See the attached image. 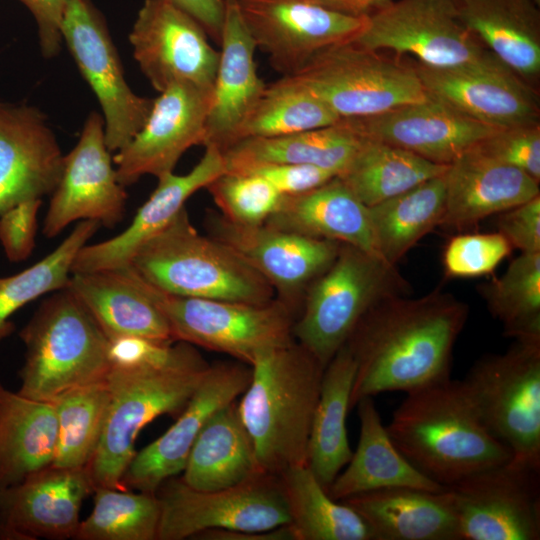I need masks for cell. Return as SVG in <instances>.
<instances>
[{
	"instance_id": "cell-1",
	"label": "cell",
	"mask_w": 540,
	"mask_h": 540,
	"mask_svg": "<svg viewBox=\"0 0 540 540\" xmlns=\"http://www.w3.org/2000/svg\"><path fill=\"white\" fill-rule=\"evenodd\" d=\"M467 316V305L440 288L376 303L345 343L356 362L351 408L365 397L409 393L450 379L453 348Z\"/></svg>"
},
{
	"instance_id": "cell-2",
	"label": "cell",
	"mask_w": 540,
	"mask_h": 540,
	"mask_svg": "<svg viewBox=\"0 0 540 540\" xmlns=\"http://www.w3.org/2000/svg\"><path fill=\"white\" fill-rule=\"evenodd\" d=\"M386 430L416 469L446 488L512 458L482 422L462 380L407 393Z\"/></svg>"
},
{
	"instance_id": "cell-3",
	"label": "cell",
	"mask_w": 540,
	"mask_h": 540,
	"mask_svg": "<svg viewBox=\"0 0 540 540\" xmlns=\"http://www.w3.org/2000/svg\"><path fill=\"white\" fill-rule=\"evenodd\" d=\"M237 402L263 473L307 464V449L324 366L296 341L257 356Z\"/></svg>"
},
{
	"instance_id": "cell-4",
	"label": "cell",
	"mask_w": 540,
	"mask_h": 540,
	"mask_svg": "<svg viewBox=\"0 0 540 540\" xmlns=\"http://www.w3.org/2000/svg\"><path fill=\"white\" fill-rule=\"evenodd\" d=\"M208 364L195 346L159 366L111 365L106 375L109 405L98 448L86 468L94 489H124L122 477L133 459L140 431L162 415L177 417L205 376Z\"/></svg>"
},
{
	"instance_id": "cell-5",
	"label": "cell",
	"mask_w": 540,
	"mask_h": 540,
	"mask_svg": "<svg viewBox=\"0 0 540 540\" xmlns=\"http://www.w3.org/2000/svg\"><path fill=\"white\" fill-rule=\"evenodd\" d=\"M129 266L174 295L250 304L274 300L272 286L228 245L199 233L186 208L137 250Z\"/></svg>"
},
{
	"instance_id": "cell-6",
	"label": "cell",
	"mask_w": 540,
	"mask_h": 540,
	"mask_svg": "<svg viewBox=\"0 0 540 540\" xmlns=\"http://www.w3.org/2000/svg\"><path fill=\"white\" fill-rule=\"evenodd\" d=\"M19 337L25 358L17 392L23 396L54 401L72 388L104 379L110 370L108 338L67 287L38 306Z\"/></svg>"
},
{
	"instance_id": "cell-7",
	"label": "cell",
	"mask_w": 540,
	"mask_h": 540,
	"mask_svg": "<svg viewBox=\"0 0 540 540\" xmlns=\"http://www.w3.org/2000/svg\"><path fill=\"white\" fill-rule=\"evenodd\" d=\"M407 287L395 266L340 244L333 262L307 288L303 311L293 324L294 340L326 367L369 309Z\"/></svg>"
},
{
	"instance_id": "cell-8",
	"label": "cell",
	"mask_w": 540,
	"mask_h": 540,
	"mask_svg": "<svg viewBox=\"0 0 540 540\" xmlns=\"http://www.w3.org/2000/svg\"><path fill=\"white\" fill-rule=\"evenodd\" d=\"M127 267L164 315L174 342L224 353L249 366L262 352L295 342V320L284 301L250 304L174 295L152 286Z\"/></svg>"
},
{
	"instance_id": "cell-9",
	"label": "cell",
	"mask_w": 540,
	"mask_h": 540,
	"mask_svg": "<svg viewBox=\"0 0 540 540\" xmlns=\"http://www.w3.org/2000/svg\"><path fill=\"white\" fill-rule=\"evenodd\" d=\"M462 382L512 458L540 469V340H514L506 352L480 358Z\"/></svg>"
},
{
	"instance_id": "cell-10",
	"label": "cell",
	"mask_w": 540,
	"mask_h": 540,
	"mask_svg": "<svg viewBox=\"0 0 540 540\" xmlns=\"http://www.w3.org/2000/svg\"><path fill=\"white\" fill-rule=\"evenodd\" d=\"M288 77L340 118L370 117L428 98L413 66L355 42L321 51Z\"/></svg>"
},
{
	"instance_id": "cell-11",
	"label": "cell",
	"mask_w": 540,
	"mask_h": 540,
	"mask_svg": "<svg viewBox=\"0 0 540 540\" xmlns=\"http://www.w3.org/2000/svg\"><path fill=\"white\" fill-rule=\"evenodd\" d=\"M155 494L161 509L157 540L192 539L209 529L264 531L290 522L279 477L268 473L209 491L174 476Z\"/></svg>"
},
{
	"instance_id": "cell-12",
	"label": "cell",
	"mask_w": 540,
	"mask_h": 540,
	"mask_svg": "<svg viewBox=\"0 0 540 540\" xmlns=\"http://www.w3.org/2000/svg\"><path fill=\"white\" fill-rule=\"evenodd\" d=\"M373 51L411 54L435 68H457L493 55L461 22L452 0H396L368 13L354 41Z\"/></svg>"
},
{
	"instance_id": "cell-13",
	"label": "cell",
	"mask_w": 540,
	"mask_h": 540,
	"mask_svg": "<svg viewBox=\"0 0 540 540\" xmlns=\"http://www.w3.org/2000/svg\"><path fill=\"white\" fill-rule=\"evenodd\" d=\"M61 34L98 99L106 145L110 152H117L142 128L153 99L129 87L106 21L90 0H67Z\"/></svg>"
},
{
	"instance_id": "cell-14",
	"label": "cell",
	"mask_w": 540,
	"mask_h": 540,
	"mask_svg": "<svg viewBox=\"0 0 540 540\" xmlns=\"http://www.w3.org/2000/svg\"><path fill=\"white\" fill-rule=\"evenodd\" d=\"M257 49L283 76L296 73L321 51L354 42L368 14L354 15L316 0H238Z\"/></svg>"
},
{
	"instance_id": "cell-15",
	"label": "cell",
	"mask_w": 540,
	"mask_h": 540,
	"mask_svg": "<svg viewBox=\"0 0 540 540\" xmlns=\"http://www.w3.org/2000/svg\"><path fill=\"white\" fill-rule=\"evenodd\" d=\"M460 540H539L540 469L510 460L448 487Z\"/></svg>"
},
{
	"instance_id": "cell-16",
	"label": "cell",
	"mask_w": 540,
	"mask_h": 540,
	"mask_svg": "<svg viewBox=\"0 0 540 540\" xmlns=\"http://www.w3.org/2000/svg\"><path fill=\"white\" fill-rule=\"evenodd\" d=\"M203 27L169 0H145L129 34L140 70L158 92L186 82L212 89L219 51Z\"/></svg>"
},
{
	"instance_id": "cell-17",
	"label": "cell",
	"mask_w": 540,
	"mask_h": 540,
	"mask_svg": "<svg viewBox=\"0 0 540 540\" xmlns=\"http://www.w3.org/2000/svg\"><path fill=\"white\" fill-rule=\"evenodd\" d=\"M127 193L116 176L104 132V119L93 111L77 144L65 155L59 182L51 194L42 233L51 239L69 224L92 220L108 228L125 216Z\"/></svg>"
},
{
	"instance_id": "cell-18",
	"label": "cell",
	"mask_w": 540,
	"mask_h": 540,
	"mask_svg": "<svg viewBox=\"0 0 540 540\" xmlns=\"http://www.w3.org/2000/svg\"><path fill=\"white\" fill-rule=\"evenodd\" d=\"M211 101L212 89L186 82L160 92L142 128L113 159L119 183L126 187L144 175L173 172L190 147L204 145Z\"/></svg>"
},
{
	"instance_id": "cell-19",
	"label": "cell",
	"mask_w": 540,
	"mask_h": 540,
	"mask_svg": "<svg viewBox=\"0 0 540 540\" xmlns=\"http://www.w3.org/2000/svg\"><path fill=\"white\" fill-rule=\"evenodd\" d=\"M428 96L497 128L539 123L535 88L494 54L457 68L413 65Z\"/></svg>"
},
{
	"instance_id": "cell-20",
	"label": "cell",
	"mask_w": 540,
	"mask_h": 540,
	"mask_svg": "<svg viewBox=\"0 0 540 540\" xmlns=\"http://www.w3.org/2000/svg\"><path fill=\"white\" fill-rule=\"evenodd\" d=\"M251 376V366L239 361L210 365L174 424L135 453L122 477V487L155 493L165 480L181 473L208 420L244 393Z\"/></svg>"
},
{
	"instance_id": "cell-21",
	"label": "cell",
	"mask_w": 540,
	"mask_h": 540,
	"mask_svg": "<svg viewBox=\"0 0 540 540\" xmlns=\"http://www.w3.org/2000/svg\"><path fill=\"white\" fill-rule=\"evenodd\" d=\"M93 490L86 467L52 465L0 489V539H74L82 503Z\"/></svg>"
},
{
	"instance_id": "cell-22",
	"label": "cell",
	"mask_w": 540,
	"mask_h": 540,
	"mask_svg": "<svg viewBox=\"0 0 540 540\" xmlns=\"http://www.w3.org/2000/svg\"><path fill=\"white\" fill-rule=\"evenodd\" d=\"M210 236L242 257L284 298L292 299L335 259L340 243L316 239L266 224L240 225L222 215L207 220Z\"/></svg>"
},
{
	"instance_id": "cell-23",
	"label": "cell",
	"mask_w": 540,
	"mask_h": 540,
	"mask_svg": "<svg viewBox=\"0 0 540 540\" xmlns=\"http://www.w3.org/2000/svg\"><path fill=\"white\" fill-rule=\"evenodd\" d=\"M348 119L368 140L399 147L443 165L501 129L479 122L430 96L378 115Z\"/></svg>"
},
{
	"instance_id": "cell-24",
	"label": "cell",
	"mask_w": 540,
	"mask_h": 540,
	"mask_svg": "<svg viewBox=\"0 0 540 540\" xmlns=\"http://www.w3.org/2000/svg\"><path fill=\"white\" fill-rule=\"evenodd\" d=\"M64 158L38 108L0 101V214L23 201L51 195Z\"/></svg>"
},
{
	"instance_id": "cell-25",
	"label": "cell",
	"mask_w": 540,
	"mask_h": 540,
	"mask_svg": "<svg viewBox=\"0 0 540 540\" xmlns=\"http://www.w3.org/2000/svg\"><path fill=\"white\" fill-rule=\"evenodd\" d=\"M205 148L202 158L188 173L169 172L157 178L155 190L124 231L99 243L83 246L74 260L72 273L129 266L137 250L163 230L185 208L186 201L195 192L206 188L226 171L222 151L212 145Z\"/></svg>"
},
{
	"instance_id": "cell-26",
	"label": "cell",
	"mask_w": 540,
	"mask_h": 540,
	"mask_svg": "<svg viewBox=\"0 0 540 540\" xmlns=\"http://www.w3.org/2000/svg\"><path fill=\"white\" fill-rule=\"evenodd\" d=\"M440 226L462 230L540 195L539 182L476 147L447 165Z\"/></svg>"
},
{
	"instance_id": "cell-27",
	"label": "cell",
	"mask_w": 540,
	"mask_h": 540,
	"mask_svg": "<svg viewBox=\"0 0 540 540\" xmlns=\"http://www.w3.org/2000/svg\"><path fill=\"white\" fill-rule=\"evenodd\" d=\"M224 2L221 50L203 145L215 146L222 152L235 142L243 119L266 87L257 73V48L242 19L238 0Z\"/></svg>"
},
{
	"instance_id": "cell-28",
	"label": "cell",
	"mask_w": 540,
	"mask_h": 540,
	"mask_svg": "<svg viewBox=\"0 0 540 540\" xmlns=\"http://www.w3.org/2000/svg\"><path fill=\"white\" fill-rule=\"evenodd\" d=\"M341 501L362 517L373 540H460L448 487L442 491L392 487Z\"/></svg>"
},
{
	"instance_id": "cell-29",
	"label": "cell",
	"mask_w": 540,
	"mask_h": 540,
	"mask_svg": "<svg viewBox=\"0 0 540 540\" xmlns=\"http://www.w3.org/2000/svg\"><path fill=\"white\" fill-rule=\"evenodd\" d=\"M266 225L357 247L379 257L369 208L336 176L299 195L284 196Z\"/></svg>"
},
{
	"instance_id": "cell-30",
	"label": "cell",
	"mask_w": 540,
	"mask_h": 540,
	"mask_svg": "<svg viewBox=\"0 0 540 540\" xmlns=\"http://www.w3.org/2000/svg\"><path fill=\"white\" fill-rule=\"evenodd\" d=\"M67 288L86 307L108 340L134 335L174 342L164 315L128 267L74 272Z\"/></svg>"
},
{
	"instance_id": "cell-31",
	"label": "cell",
	"mask_w": 540,
	"mask_h": 540,
	"mask_svg": "<svg viewBox=\"0 0 540 540\" xmlns=\"http://www.w3.org/2000/svg\"><path fill=\"white\" fill-rule=\"evenodd\" d=\"M452 1L461 22L481 43L535 85L540 75V5L534 0Z\"/></svg>"
},
{
	"instance_id": "cell-32",
	"label": "cell",
	"mask_w": 540,
	"mask_h": 540,
	"mask_svg": "<svg viewBox=\"0 0 540 540\" xmlns=\"http://www.w3.org/2000/svg\"><path fill=\"white\" fill-rule=\"evenodd\" d=\"M360 435L356 450L345 469L326 489L334 500L341 501L365 492L412 487L430 491L446 489L416 469L392 442L383 425L373 397L356 404Z\"/></svg>"
},
{
	"instance_id": "cell-33",
	"label": "cell",
	"mask_w": 540,
	"mask_h": 540,
	"mask_svg": "<svg viewBox=\"0 0 540 540\" xmlns=\"http://www.w3.org/2000/svg\"><path fill=\"white\" fill-rule=\"evenodd\" d=\"M368 139L348 118L332 125L295 134L248 138L223 153L227 172H243L265 164H307L341 175Z\"/></svg>"
},
{
	"instance_id": "cell-34",
	"label": "cell",
	"mask_w": 540,
	"mask_h": 540,
	"mask_svg": "<svg viewBox=\"0 0 540 540\" xmlns=\"http://www.w3.org/2000/svg\"><path fill=\"white\" fill-rule=\"evenodd\" d=\"M57 435L54 401L32 399L0 383V489L50 466Z\"/></svg>"
},
{
	"instance_id": "cell-35",
	"label": "cell",
	"mask_w": 540,
	"mask_h": 540,
	"mask_svg": "<svg viewBox=\"0 0 540 540\" xmlns=\"http://www.w3.org/2000/svg\"><path fill=\"white\" fill-rule=\"evenodd\" d=\"M180 477L203 491L231 487L263 472L252 439L244 426L237 400L219 409L199 433Z\"/></svg>"
},
{
	"instance_id": "cell-36",
	"label": "cell",
	"mask_w": 540,
	"mask_h": 540,
	"mask_svg": "<svg viewBox=\"0 0 540 540\" xmlns=\"http://www.w3.org/2000/svg\"><path fill=\"white\" fill-rule=\"evenodd\" d=\"M356 373L345 344L324 368L307 449V466L326 489L349 462L346 418Z\"/></svg>"
},
{
	"instance_id": "cell-37",
	"label": "cell",
	"mask_w": 540,
	"mask_h": 540,
	"mask_svg": "<svg viewBox=\"0 0 540 540\" xmlns=\"http://www.w3.org/2000/svg\"><path fill=\"white\" fill-rule=\"evenodd\" d=\"M277 476L296 540H373L362 517L330 497L307 464L290 466Z\"/></svg>"
},
{
	"instance_id": "cell-38",
	"label": "cell",
	"mask_w": 540,
	"mask_h": 540,
	"mask_svg": "<svg viewBox=\"0 0 540 540\" xmlns=\"http://www.w3.org/2000/svg\"><path fill=\"white\" fill-rule=\"evenodd\" d=\"M368 208L377 253L396 266L419 240L440 226L445 211L443 174Z\"/></svg>"
},
{
	"instance_id": "cell-39",
	"label": "cell",
	"mask_w": 540,
	"mask_h": 540,
	"mask_svg": "<svg viewBox=\"0 0 540 540\" xmlns=\"http://www.w3.org/2000/svg\"><path fill=\"white\" fill-rule=\"evenodd\" d=\"M446 168L402 148L367 140L338 177L371 207L444 174Z\"/></svg>"
},
{
	"instance_id": "cell-40",
	"label": "cell",
	"mask_w": 540,
	"mask_h": 540,
	"mask_svg": "<svg viewBox=\"0 0 540 540\" xmlns=\"http://www.w3.org/2000/svg\"><path fill=\"white\" fill-rule=\"evenodd\" d=\"M340 119L304 86L283 76L266 85L238 128L234 143L295 134L332 125Z\"/></svg>"
},
{
	"instance_id": "cell-41",
	"label": "cell",
	"mask_w": 540,
	"mask_h": 540,
	"mask_svg": "<svg viewBox=\"0 0 540 540\" xmlns=\"http://www.w3.org/2000/svg\"><path fill=\"white\" fill-rule=\"evenodd\" d=\"M99 227L96 221H79L47 256L17 274L0 276V342L15 330L11 317L19 309L45 294L68 286L78 252Z\"/></svg>"
},
{
	"instance_id": "cell-42",
	"label": "cell",
	"mask_w": 540,
	"mask_h": 540,
	"mask_svg": "<svg viewBox=\"0 0 540 540\" xmlns=\"http://www.w3.org/2000/svg\"><path fill=\"white\" fill-rule=\"evenodd\" d=\"M106 377L72 388L54 402L58 435L52 466L86 467L100 443L109 405Z\"/></svg>"
},
{
	"instance_id": "cell-43",
	"label": "cell",
	"mask_w": 540,
	"mask_h": 540,
	"mask_svg": "<svg viewBox=\"0 0 540 540\" xmlns=\"http://www.w3.org/2000/svg\"><path fill=\"white\" fill-rule=\"evenodd\" d=\"M491 314L514 340H540V252L521 253L505 273L480 287Z\"/></svg>"
},
{
	"instance_id": "cell-44",
	"label": "cell",
	"mask_w": 540,
	"mask_h": 540,
	"mask_svg": "<svg viewBox=\"0 0 540 540\" xmlns=\"http://www.w3.org/2000/svg\"><path fill=\"white\" fill-rule=\"evenodd\" d=\"M93 494V509L74 539L157 540L161 509L155 493L96 487Z\"/></svg>"
},
{
	"instance_id": "cell-45",
	"label": "cell",
	"mask_w": 540,
	"mask_h": 540,
	"mask_svg": "<svg viewBox=\"0 0 540 540\" xmlns=\"http://www.w3.org/2000/svg\"><path fill=\"white\" fill-rule=\"evenodd\" d=\"M206 189L221 215L240 225L265 224L284 198L270 182L254 173L225 171Z\"/></svg>"
},
{
	"instance_id": "cell-46",
	"label": "cell",
	"mask_w": 540,
	"mask_h": 540,
	"mask_svg": "<svg viewBox=\"0 0 540 540\" xmlns=\"http://www.w3.org/2000/svg\"><path fill=\"white\" fill-rule=\"evenodd\" d=\"M500 232L463 233L452 237L443 253L447 277L473 278L491 273L511 252Z\"/></svg>"
},
{
	"instance_id": "cell-47",
	"label": "cell",
	"mask_w": 540,
	"mask_h": 540,
	"mask_svg": "<svg viewBox=\"0 0 540 540\" xmlns=\"http://www.w3.org/2000/svg\"><path fill=\"white\" fill-rule=\"evenodd\" d=\"M476 148L540 182L539 123L500 129Z\"/></svg>"
},
{
	"instance_id": "cell-48",
	"label": "cell",
	"mask_w": 540,
	"mask_h": 540,
	"mask_svg": "<svg viewBox=\"0 0 540 540\" xmlns=\"http://www.w3.org/2000/svg\"><path fill=\"white\" fill-rule=\"evenodd\" d=\"M41 204L42 199L27 200L0 214V243L10 262H22L31 256Z\"/></svg>"
},
{
	"instance_id": "cell-49",
	"label": "cell",
	"mask_w": 540,
	"mask_h": 540,
	"mask_svg": "<svg viewBox=\"0 0 540 540\" xmlns=\"http://www.w3.org/2000/svg\"><path fill=\"white\" fill-rule=\"evenodd\" d=\"M182 346V341L170 343L142 336H120L109 340L108 358L115 366H159L172 361Z\"/></svg>"
},
{
	"instance_id": "cell-50",
	"label": "cell",
	"mask_w": 540,
	"mask_h": 540,
	"mask_svg": "<svg viewBox=\"0 0 540 540\" xmlns=\"http://www.w3.org/2000/svg\"><path fill=\"white\" fill-rule=\"evenodd\" d=\"M496 227L512 248L540 252V195L497 214Z\"/></svg>"
},
{
	"instance_id": "cell-51",
	"label": "cell",
	"mask_w": 540,
	"mask_h": 540,
	"mask_svg": "<svg viewBox=\"0 0 540 540\" xmlns=\"http://www.w3.org/2000/svg\"><path fill=\"white\" fill-rule=\"evenodd\" d=\"M239 173H254L270 182L282 195L308 192L338 176L333 171L307 164H265Z\"/></svg>"
},
{
	"instance_id": "cell-52",
	"label": "cell",
	"mask_w": 540,
	"mask_h": 540,
	"mask_svg": "<svg viewBox=\"0 0 540 540\" xmlns=\"http://www.w3.org/2000/svg\"><path fill=\"white\" fill-rule=\"evenodd\" d=\"M32 13L38 27L40 48L45 58L56 56L63 42L61 23L67 0H19Z\"/></svg>"
},
{
	"instance_id": "cell-53",
	"label": "cell",
	"mask_w": 540,
	"mask_h": 540,
	"mask_svg": "<svg viewBox=\"0 0 540 540\" xmlns=\"http://www.w3.org/2000/svg\"><path fill=\"white\" fill-rule=\"evenodd\" d=\"M191 15L206 31L207 35L220 44L224 21V0H169Z\"/></svg>"
},
{
	"instance_id": "cell-54",
	"label": "cell",
	"mask_w": 540,
	"mask_h": 540,
	"mask_svg": "<svg viewBox=\"0 0 540 540\" xmlns=\"http://www.w3.org/2000/svg\"><path fill=\"white\" fill-rule=\"evenodd\" d=\"M199 540H296L291 525L284 524L264 531H241L228 529H209L195 535Z\"/></svg>"
},
{
	"instance_id": "cell-55",
	"label": "cell",
	"mask_w": 540,
	"mask_h": 540,
	"mask_svg": "<svg viewBox=\"0 0 540 540\" xmlns=\"http://www.w3.org/2000/svg\"><path fill=\"white\" fill-rule=\"evenodd\" d=\"M332 9L354 14H368L387 0H316Z\"/></svg>"
},
{
	"instance_id": "cell-56",
	"label": "cell",
	"mask_w": 540,
	"mask_h": 540,
	"mask_svg": "<svg viewBox=\"0 0 540 540\" xmlns=\"http://www.w3.org/2000/svg\"><path fill=\"white\" fill-rule=\"evenodd\" d=\"M538 5H540V0H534Z\"/></svg>"
}]
</instances>
